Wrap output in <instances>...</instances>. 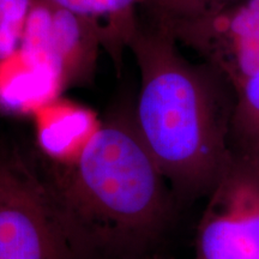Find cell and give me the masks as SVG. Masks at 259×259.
<instances>
[{"label":"cell","instance_id":"4","mask_svg":"<svg viewBox=\"0 0 259 259\" xmlns=\"http://www.w3.org/2000/svg\"><path fill=\"white\" fill-rule=\"evenodd\" d=\"M102 42H107V30L97 17L51 0H32L19 53L25 64L64 89L92 79Z\"/></svg>","mask_w":259,"mask_h":259},{"label":"cell","instance_id":"5","mask_svg":"<svg viewBox=\"0 0 259 259\" xmlns=\"http://www.w3.org/2000/svg\"><path fill=\"white\" fill-rule=\"evenodd\" d=\"M194 259H259V164L234 155L198 228Z\"/></svg>","mask_w":259,"mask_h":259},{"label":"cell","instance_id":"9","mask_svg":"<svg viewBox=\"0 0 259 259\" xmlns=\"http://www.w3.org/2000/svg\"><path fill=\"white\" fill-rule=\"evenodd\" d=\"M56 4L72 10L78 14L100 17L107 16L109 18L107 30V41H126L136 19L134 10L141 4V0H51Z\"/></svg>","mask_w":259,"mask_h":259},{"label":"cell","instance_id":"7","mask_svg":"<svg viewBox=\"0 0 259 259\" xmlns=\"http://www.w3.org/2000/svg\"><path fill=\"white\" fill-rule=\"evenodd\" d=\"M37 118V139L42 150L59 164L78 156L99 125L88 109L52 101L42 106Z\"/></svg>","mask_w":259,"mask_h":259},{"label":"cell","instance_id":"3","mask_svg":"<svg viewBox=\"0 0 259 259\" xmlns=\"http://www.w3.org/2000/svg\"><path fill=\"white\" fill-rule=\"evenodd\" d=\"M53 190L17 153L0 154V259H78Z\"/></svg>","mask_w":259,"mask_h":259},{"label":"cell","instance_id":"11","mask_svg":"<svg viewBox=\"0 0 259 259\" xmlns=\"http://www.w3.org/2000/svg\"><path fill=\"white\" fill-rule=\"evenodd\" d=\"M154 17V23L169 29L189 15L192 0H141Z\"/></svg>","mask_w":259,"mask_h":259},{"label":"cell","instance_id":"1","mask_svg":"<svg viewBox=\"0 0 259 259\" xmlns=\"http://www.w3.org/2000/svg\"><path fill=\"white\" fill-rule=\"evenodd\" d=\"M167 28L136 22L126 37L141 90L134 115L164 179L186 194L210 193L233 154L229 143L235 90L220 71L181 56Z\"/></svg>","mask_w":259,"mask_h":259},{"label":"cell","instance_id":"8","mask_svg":"<svg viewBox=\"0 0 259 259\" xmlns=\"http://www.w3.org/2000/svg\"><path fill=\"white\" fill-rule=\"evenodd\" d=\"M229 143L236 156L259 164V73L235 92Z\"/></svg>","mask_w":259,"mask_h":259},{"label":"cell","instance_id":"10","mask_svg":"<svg viewBox=\"0 0 259 259\" xmlns=\"http://www.w3.org/2000/svg\"><path fill=\"white\" fill-rule=\"evenodd\" d=\"M32 0H0V65L19 52Z\"/></svg>","mask_w":259,"mask_h":259},{"label":"cell","instance_id":"6","mask_svg":"<svg viewBox=\"0 0 259 259\" xmlns=\"http://www.w3.org/2000/svg\"><path fill=\"white\" fill-rule=\"evenodd\" d=\"M168 30L199 52L235 92L259 73V0H233Z\"/></svg>","mask_w":259,"mask_h":259},{"label":"cell","instance_id":"2","mask_svg":"<svg viewBox=\"0 0 259 259\" xmlns=\"http://www.w3.org/2000/svg\"><path fill=\"white\" fill-rule=\"evenodd\" d=\"M164 177L135 118L113 116L50 183L83 253L131 252L162 231L170 203Z\"/></svg>","mask_w":259,"mask_h":259},{"label":"cell","instance_id":"12","mask_svg":"<svg viewBox=\"0 0 259 259\" xmlns=\"http://www.w3.org/2000/svg\"><path fill=\"white\" fill-rule=\"evenodd\" d=\"M229 2H233V0H192L189 15H187V17L184 19L183 22H180V23L192 21V19L199 17V16L206 14V12L211 11V10L219 8V6L225 5Z\"/></svg>","mask_w":259,"mask_h":259}]
</instances>
